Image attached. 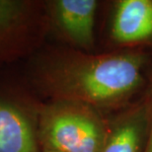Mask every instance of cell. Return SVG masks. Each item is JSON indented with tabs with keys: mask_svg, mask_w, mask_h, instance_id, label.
Wrapping results in <instances>:
<instances>
[{
	"mask_svg": "<svg viewBox=\"0 0 152 152\" xmlns=\"http://www.w3.org/2000/svg\"><path fill=\"white\" fill-rule=\"evenodd\" d=\"M98 5L96 0H56L51 4V12L65 38L78 48L89 50L94 47Z\"/></svg>",
	"mask_w": 152,
	"mask_h": 152,
	"instance_id": "5b68a950",
	"label": "cell"
},
{
	"mask_svg": "<svg viewBox=\"0 0 152 152\" xmlns=\"http://www.w3.org/2000/svg\"><path fill=\"white\" fill-rule=\"evenodd\" d=\"M109 123L102 112L88 105L56 100L39 115V139L42 150L102 152Z\"/></svg>",
	"mask_w": 152,
	"mask_h": 152,
	"instance_id": "7a4b0ae2",
	"label": "cell"
},
{
	"mask_svg": "<svg viewBox=\"0 0 152 152\" xmlns=\"http://www.w3.org/2000/svg\"><path fill=\"white\" fill-rule=\"evenodd\" d=\"M146 56L134 48L106 53H76L48 75L56 100L88 105L104 113L126 105L144 84Z\"/></svg>",
	"mask_w": 152,
	"mask_h": 152,
	"instance_id": "6da1fadb",
	"label": "cell"
},
{
	"mask_svg": "<svg viewBox=\"0 0 152 152\" xmlns=\"http://www.w3.org/2000/svg\"><path fill=\"white\" fill-rule=\"evenodd\" d=\"M21 5L14 1L0 0V26L10 24L20 13Z\"/></svg>",
	"mask_w": 152,
	"mask_h": 152,
	"instance_id": "52a82bcc",
	"label": "cell"
},
{
	"mask_svg": "<svg viewBox=\"0 0 152 152\" xmlns=\"http://www.w3.org/2000/svg\"><path fill=\"white\" fill-rule=\"evenodd\" d=\"M147 99L149 102V132H148L147 145L145 152H152V92L147 97Z\"/></svg>",
	"mask_w": 152,
	"mask_h": 152,
	"instance_id": "ba28073f",
	"label": "cell"
},
{
	"mask_svg": "<svg viewBox=\"0 0 152 152\" xmlns=\"http://www.w3.org/2000/svg\"><path fill=\"white\" fill-rule=\"evenodd\" d=\"M0 152H39L31 121L22 110L0 101Z\"/></svg>",
	"mask_w": 152,
	"mask_h": 152,
	"instance_id": "8992f818",
	"label": "cell"
},
{
	"mask_svg": "<svg viewBox=\"0 0 152 152\" xmlns=\"http://www.w3.org/2000/svg\"><path fill=\"white\" fill-rule=\"evenodd\" d=\"M149 132V102L146 98L109 123L102 152H145Z\"/></svg>",
	"mask_w": 152,
	"mask_h": 152,
	"instance_id": "3957f363",
	"label": "cell"
},
{
	"mask_svg": "<svg viewBox=\"0 0 152 152\" xmlns=\"http://www.w3.org/2000/svg\"><path fill=\"white\" fill-rule=\"evenodd\" d=\"M111 38L123 48L152 42V0H118L111 21Z\"/></svg>",
	"mask_w": 152,
	"mask_h": 152,
	"instance_id": "277c9868",
	"label": "cell"
},
{
	"mask_svg": "<svg viewBox=\"0 0 152 152\" xmlns=\"http://www.w3.org/2000/svg\"><path fill=\"white\" fill-rule=\"evenodd\" d=\"M42 152H56V151H50V150H42Z\"/></svg>",
	"mask_w": 152,
	"mask_h": 152,
	"instance_id": "9c48e42d",
	"label": "cell"
}]
</instances>
